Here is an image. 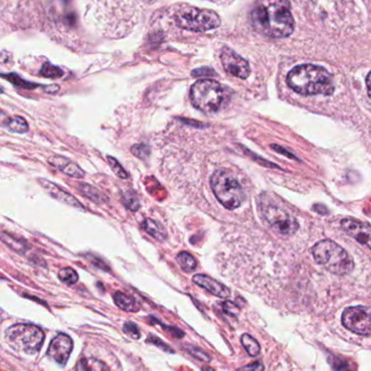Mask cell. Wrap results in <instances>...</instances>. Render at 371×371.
<instances>
[{
  "mask_svg": "<svg viewBox=\"0 0 371 371\" xmlns=\"http://www.w3.org/2000/svg\"><path fill=\"white\" fill-rule=\"evenodd\" d=\"M0 127L18 134L28 133L30 129L28 121L24 117H20V115L10 117L6 111L1 110V109H0Z\"/></svg>",
  "mask_w": 371,
  "mask_h": 371,
  "instance_id": "obj_16",
  "label": "cell"
},
{
  "mask_svg": "<svg viewBox=\"0 0 371 371\" xmlns=\"http://www.w3.org/2000/svg\"><path fill=\"white\" fill-rule=\"evenodd\" d=\"M131 152L142 160H147L149 158L150 150L146 144H135L134 147H131Z\"/></svg>",
  "mask_w": 371,
  "mask_h": 371,
  "instance_id": "obj_29",
  "label": "cell"
},
{
  "mask_svg": "<svg viewBox=\"0 0 371 371\" xmlns=\"http://www.w3.org/2000/svg\"><path fill=\"white\" fill-rule=\"evenodd\" d=\"M289 87L303 96H330L335 92L333 76L327 70L314 65L294 68L286 76Z\"/></svg>",
  "mask_w": 371,
  "mask_h": 371,
  "instance_id": "obj_2",
  "label": "cell"
},
{
  "mask_svg": "<svg viewBox=\"0 0 371 371\" xmlns=\"http://www.w3.org/2000/svg\"><path fill=\"white\" fill-rule=\"evenodd\" d=\"M76 371H110V369L97 358H82L76 365Z\"/></svg>",
  "mask_w": 371,
  "mask_h": 371,
  "instance_id": "obj_19",
  "label": "cell"
},
{
  "mask_svg": "<svg viewBox=\"0 0 371 371\" xmlns=\"http://www.w3.org/2000/svg\"><path fill=\"white\" fill-rule=\"evenodd\" d=\"M108 158L109 164H110L111 168H112L113 172L117 174V177L122 179L129 178V174H127V171L124 170L123 166L119 164V161L115 160L112 156H107Z\"/></svg>",
  "mask_w": 371,
  "mask_h": 371,
  "instance_id": "obj_28",
  "label": "cell"
},
{
  "mask_svg": "<svg viewBox=\"0 0 371 371\" xmlns=\"http://www.w3.org/2000/svg\"><path fill=\"white\" fill-rule=\"evenodd\" d=\"M142 227H144V232H147L150 236L158 239V240H165L166 237H168V234L165 232L164 228L158 222H156V220L147 218L142 222Z\"/></svg>",
  "mask_w": 371,
  "mask_h": 371,
  "instance_id": "obj_20",
  "label": "cell"
},
{
  "mask_svg": "<svg viewBox=\"0 0 371 371\" xmlns=\"http://www.w3.org/2000/svg\"><path fill=\"white\" fill-rule=\"evenodd\" d=\"M73 350V341L69 335L61 333L51 341L48 355L58 364L65 365Z\"/></svg>",
  "mask_w": 371,
  "mask_h": 371,
  "instance_id": "obj_12",
  "label": "cell"
},
{
  "mask_svg": "<svg viewBox=\"0 0 371 371\" xmlns=\"http://www.w3.org/2000/svg\"><path fill=\"white\" fill-rule=\"evenodd\" d=\"M312 254L317 264L335 275H348L354 269L353 259L333 241H319L313 247Z\"/></svg>",
  "mask_w": 371,
  "mask_h": 371,
  "instance_id": "obj_3",
  "label": "cell"
},
{
  "mask_svg": "<svg viewBox=\"0 0 371 371\" xmlns=\"http://www.w3.org/2000/svg\"><path fill=\"white\" fill-rule=\"evenodd\" d=\"M237 371H264V365L261 362H252L251 365L242 367Z\"/></svg>",
  "mask_w": 371,
  "mask_h": 371,
  "instance_id": "obj_33",
  "label": "cell"
},
{
  "mask_svg": "<svg viewBox=\"0 0 371 371\" xmlns=\"http://www.w3.org/2000/svg\"><path fill=\"white\" fill-rule=\"evenodd\" d=\"M220 61L225 71L230 75L241 80H247L250 76L251 68L249 62L235 53L232 49L224 47L220 53Z\"/></svg>",
  "mask_w": 371,
  "mask_h": 371,
  "instance_id": "obj_10",
  "label": "cell"
},
{
  "mask_svg": "<svg viewBox=\"0 0 371 371\" xmlns=\"http://www.w3.org/2000/svg\"><path fill=\"white\" fill-rule=\"evenodd\" d=\"M366 85L367 90H368L369 96H370L371 98V72L368 74V76H367Z\"/></svg>",
  "mask_w": 371,
  "mask_h": 371,
  "instance_id": "obj_36",
  "label": "cell"
},
{
  "mask_svg": "<svg viewBox=\"0 0 371 371\" xmlns=\"http://www.w3.org/2000/svg\"><path fill=\"white\" fill-rule=\"evenodd\" d=\"M4 92L3 88L0 87V94H1V92Z\"/></svg>",
  "mask_w": 371,
  "mask_h": 371,
  "instance_id": "obj_38",
  "label": "cell"
},
{
  "mask_svg": "<svg viewBox=\"0 0 371 371\" xmlns=\"http://www.w3.org/2000/svg\"><path fill=\"white\" fill-rule=\"evenodd\" d=\"M222 309H224L225 313L232 315V316H236L239 313L238 306L232 302H225L224 304H222Z\"/></svg>",
  "mask_w": 371,
  "mask_h": 371,
  "instance_id": "obj_32",
  "label": "cell"
},
{
  "mask_svg": "<svg viewBox=\"0 0 371 371\" xmlns=\"http://www.w3.org/2000/svg\"><path fill=\"white\" fill-rule=\"evenodd\" d=\"M226 99V90L213 80H198L190 90V101L198 110L206 113L216 112Z\"/></svg>",
  "mask_w": 371,
  "mask_h": 371,
  "instance_id": "obj_5",
  "label": "cell"
},
{
  "mask_svg": "<svg viewBox=\"0 0 371 371\" xmlns=\"http://www.w3.org/2000/svg\"><path fill=\"white\" fill-rule=\"evenodd\" d=\"M341 228L348 236L371 250V225L348 217L342 220Z\"/></svg>",
  "mask_w": 371,
  "mask_h": 371,
  "instance_id": "obj_11",
  "label": "cell"
},
{
  "mask_svg": "<svg viewBox=\"0 0 371 371\" xmlns=\"http://www.w3.org/2000/svg\"><path fill=\"white\" fill-rule=\"evenodd\" d=\"M77 190L82 193L84 197L88 198L92 201L96 202V203H103L107 201V198L98 190L92 186L87 185V183H80L77 186Z\"/></svg>",
  "mask_w": 371,
  "mask_h": 371,
  "instance_id": "obj_21",
  "label": "cell"
},
{
  "mask_svg": "<svg viewBox=\"0 0 371 371\" xmlns=\"http://www.w3.org/2000/svg\"><path fill=\"white\" fill-rule=\"evenodd\" d=\"M257 32L271 38H286L294 31V18L288 0H257L251 12Z\"/></svg>",
  "mask_w": 371,
  "mask_h": 371,
  "instance_id": "obj_1",
  "label": "cell"
},
{
  "mask_svg": "<svg viewBox=\"0 0 371 371\" xmlns=\"http://www.w3.org/2000/svg\"><path fill=\"white\" fill-rule=\"evenodd\" d=\"M48 162L58 170L65 173V175L74 178H82L85 176V172L78 166L76 163L72 162L69 158L61 156H53L48 158Z\"/></svg>",
  "mask_w": 371,
  "mask_h": 371,
  "instance_id": "obj_15",
  "label": "cell"
},
{
  "mask_svg": "<svg viewBox=\"0 0 371 371\" xmlns=\"http://www.w3.org/2000/svg\"><path fill=\"white\" fill-rule=\"evenodd\" d=\"M148 341L152 342V343L158 345V348H162L163 350H166V352H172V353L174 352V350H171L170 346H168V344L161 341V340H158V338L154 337V335H149V339H148Z\"/></svg>",
  "mask_w": 371,
  "mask_h": 371,
  "instance_id": "obj_34",
  "label": "cell"
},
{
  "mask_svg": "<svg viewBox=\"0 0 371 371\" xmlns=\"http://www.w3.org/2000/svg\"><path fill=\"white\" fill-rule=\"evenodd\" d=\"M214 74H215V72L209 69V68H201V69H198L193 72V76H210L214 75Z\"/></svg>",
  "mask_w": 371,
  "mask_h": 371,
  "instance_id": "obj_35",
  "label": "cell"
},
{
  "mask_svg": "<svg viewBox=\"0 0 371 371\" xmlns=\"http://www.w3.org/2000/svg\"><path fill=\"white\" fill-rule=\"evenodd\" d=\"M0 240L3 241L9 249L18 254H24L30 249V245L23 239L16 238L8 232H0Z\"/></svg>",
  "mask_w": 371,
  "mask_h": 371,
  "instance_id": "obj_17",
  "label": "cell"
},
{
  "mask_svg": "<svg viewBox=\"0 0 371 371\" xmlns=\"http://www.w3.org/2000/svg\"><path fill=\"white\" fill-rule=\"evenodd\" d=\"M203 371H214L213 369L210 368V367H204L203 369H202Z\"/></svg>",
  "mask_w": 371,
  "mask_h": 371,
  "instance_id": "obj_37",
  "label": "cell"
},
{
  "mask_svg": "<svg viewBox=\"0 0 371 371\" xmlns=\"http://www.w3.org/2000/svg\"><path fill=\"white\" fill-rule=\"evenodd\" d=\"M212 190L226 209H238L245 195L240 183L226 171H216L211 178Z\"/></svg>",
  "mask_w": 371,
  "mask_h": 371,
  "instance_id": "obj_6",
  "label": "cell"
},
{
  "mask_svg": "<svg viewBox=\"0 0 371 371\" xmlns=\"http://www.w3.org/2000/svg\"><path fill=\"white\" fill-rule=\"evenodd\" d=\"M39 185L43 187L45 191L48 193L51 197L55 198L58 201L62 202V203L68 204V205L73 206L76 209L84 210L85 208L80 204V202L76 199L75 197L71 195V193H67L63 190L61 187L55 185V183H51V181H47V179L39 178Z\"/></svg>",
  "mask_w": 371,
  "mask_h": 371,
  "instance_id": "obj_13",
  "label": "cell"
},
{
  "mask_svg": "<svg viewBox=\"0 0 371 371\" xmlns=\"http://www.w3.org/2000/svg\"><path fill=\"white\" fill-rule=\"evenodd\" d=\"M261 211L268 224L284 236H291L299 230V222L286 210L274 203L261 202Z\"/></svg>",
  "mask_w": 371,
  "mask_h": 371,
  "instance_id": "obj_8",
  "label": "cell"
},
{
  "mask_svg": "<svg viewBox=\"0 0 371 371\" xmlns=\"http://www.w3.org/2000/svg\"><path fill=\"white\" fill-rule=\"evenodd\" d=\"M1 77L9 80L11 84L18 88H24V90H34V88L39 87L38 84H33V82H28V80H22L20 76L16 74H3Z\"/></svg>",
  "mask_w": 371,
  "mask_h": 371,
  "instance_id": "obj_24",
  "label": "cell"
},
{
  "mask_svg": "<svg viewBox=\"0 0 371 371\" xmlns=\"http://www.w3.org/2000/svg\"><path fill=\"white\" fill-rule=\"evenodd\" d=\"M177 261H178L181 267L183 268V271H187V273H191L197 268V261L190 253H179L177 255Z\"/></svg>",
  "mask_w": 371,
  "mask_h": 371,
  "instance_id": "obj_23",
  "label": "cell"
},
{
  "mask_svg": "<svg viewBox=\"0 0 371 371\" xmlns=\"http://www.w3.org/2000/svg\"><path fill=\"white\" fill-rule=\"evenodd\" d=\"M193 280L198 286L205 289L206 291H209L210 294L218 296V298H230V294H232L230 289L227 288L224 284H220V282L216 281L215 279H212L209 276L200 275L199 274V275H195Z\"/></svg>",
  "mask_w": 371,
  "mask_h": 371,
  "instance_id": "obj_14",
  "label": "cell"
},
{
  "mask_svg": "<svg viewBox=\"0 0 371 371\" xmlns=\"http://www.w3.org/2000/svg\"><path fill=\"white\" fill-rule=\"evenodd\" d=\"M59 279L67 284H74L78 281V275L73 268H63L59 271Z\"/></svg>",
  "mask_w": 371,
  "mask_h": 371,
  "instance_id": "obj_25",
  "label": "cell"
},
{
  "mask_svg": "<svg viewBox=\"0 0 371 371\" xmlns=\"http://www.w3.org/2000/svg\"><path fill=\"white\" fill-rule=\"evenodd\" d=\"M175 23L183 30L190 32H208L220 26V18L216 12L183 5L174 14Z\"/></svg>",
  "mask_w": 371,
  "mask_h": 371,
  "instance_id": "obj_4",
  "label": "cell"
},
{
  "mask_svg": "<svg viewBox=\"0 0 371 371\" xmlns=\"http://www.w3.org/2000/svg\"><path fill=\"white\" fill-rule=\"evenodd\" d=\"M123 203L131 211H137L140 208L139 200H138L137 195L133 191H127V193H124Z\"/></svg>",
  "mask_w": 371,
  "mask_h": 371,
  "instance_id": "obj_26",
  "label": "cell"
},
{
  "mask_svg": "<svg viewBox=\"0 0 371 371\" xmlns=\"http://www.w3.org/2000/svg\"><path fill=\"white\" fill-rule=\"evenodd\" d=\"M44 333L34 325L18 323L12 326L6 333V338L9 345L14 350L23 353H37L44 343Z\"/></svg>",
  "mask_w": 371,
  "mask_h": 371,
  "instance_id": "obj_7",
  "label": "cell"
},
{
  "mask_svg": "<svg viewBox=\"0 0 371 371\" xmlns=\"http://www.w3.org/2000/svg\"><path fill=\"white\" fill-rule=\"evenodd\" d=\"M189 353L193 356V357L197 358V360H201V362H210L209 356L206 355L204 353L203 350H199L197 348H188Z\"/></svg>",
  "mask_w": 371,
  "mask_h": 371,
  "instance_id": "obj_31",
  "label": "cell"
},
{
  "mask_svg": "<svg viewBox=\"0 0 371 371\" xmlns=\"http://www.w3.org/2000/svg\"><path fill=\"white\" fill-rule=\"evenodd\" d=\"M241 343H242L243 348L247 350V354L251 357H255L259 355L261 352V346H259V342L250 335H243L241 338Z\"/></svg>",
  "mask_w": 371,
  "mask_h": 371,
  "instance_id": "obj_22",
  "label": "cell"
},
{
  "mask_svg": "<svg viewBox=\"0 0 371 371\" xmlns=\"http://www.w3.org/2000/svg\"><path fill=\"white\" fill-rule=\"evenodd\" d=\"M346 329L362 337L371 335V312L364 306L348 307L342 314Z\"/></svg>",
  "mask_w": 371,
  "mask_h": 371,
  "instance_id": "obj_9",
  "label": "cell"
},
{
  "mask_svg": "<svg viewBox=\"0 0 371 371\" xmlns=\"http://www.w3.org/2000/svg\"><path fill=\"white\" fill-rule=\"evenodd\" d=\"M41 74L47 78H59L63 75V71H62L60 68L55 67V65L47 62V63H45L43 68H41Z\"/></svg>",
  "mask_w": 371,
  "mask_h": 371,
  "instance_id": "obj_27",
  "label": "cell"
},
{
  "mask_svg": "<svg viewBox=\"0 0 371 371\" xmlns=\"http://www.w3.org/2000/svg\"><path fill=\"white\" fill-rule=\"evenodd\" d=\"M124 333L133 339H139L140 338L139 329H138L137 325L134 323H125L124 325Z\"/></svg>",
  "mask_w": 371,
  "mask_h": 371,
  "instance_id": "obj_30",
  "label": "cell"
},
{
  "mask_svg": "<svg viewBox=\"0 0 371 371\" xmlns=\"http://www.w3.org/2000/svg\"><path fill=\"white\" fill-rule=\"evenodd\" d=\"M113 299H114L115 304L125 312L136 313L139 311V304H138L137 301L131 296H127V294L117 292L113 296Z\"/></svg>",
  "mask_w": 371,
  "mask_h": 371,
  "instance_id": "obj_18",
  "label": "cell"
}]
</instances>
